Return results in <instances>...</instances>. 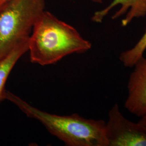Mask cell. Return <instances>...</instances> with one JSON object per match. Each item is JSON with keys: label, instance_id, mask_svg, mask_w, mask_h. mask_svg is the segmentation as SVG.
Segmentation results:
<instances>
[{"label": "cell", "instance_id": "obj_9", "mask_svg": "<svg viewBox=\"0 0 146 146\" xmlns=\"http://www.w3.org/2000/svg\"><path fill=\"white\" fill-rule=\"evenodd\" d=\"M138 122L146 129V114L141 116L140 119L138 121Z\"/></svg>", "mask_w": 146, "mask_h": 146}, {"label": "cell", "instance_id": "obj_6", "mask_svg": "<svg viewBox=\"0 0 146 146\" xmlns=\"http://www.w3.org/2000/svg\"><path fill=\"white\" fill-rule=\"evenodd\" d=\"M117 5L121 6L120 8L115 12L111 19L116 20L127 12L122 20V26H127L134 19L146 15V0H113L104 9L95 12L92 18V21L101 23L110 11Z\"/></svg>", "mask_w": 146, "mask_h": 146}, {"label": "cell", "instance_id": "obj_3", "mask_svg": "<svg viewBox=\"0 0 146 146\" xmlns=\"http://www.w3.org/2000/svg\"><path fill=\"white\" fill-rule=\"evenodd\" d=\"M44 0H8L0 10V59L31 33L44 10Z\"/></svg>", "mask_w": 146, "mask_h": 146}, {"label": "cell", "instance_id": "obj_1", "mask_svg": "<svg viewBox=\"0 0 146 146\" xmlns=\"http://www.w3.org/2000/svg\"><path fill=\"white\" fill-rule=\"evenodd\" d=\"M32 31L28 41L30 59L41 66L54 64L68 55L84 53L92 48V43L76 29L47 11Z\"/></svg>", "mask_w": 146, "mask_h": 146}, {"label": "cell", "instance_id": "obj_4", "mask_svg": "<svg viewBox=\"0 0 146 146\" xmlns=\"http://www.w3.org/2000/svg\"><path fill=\"white\" fill-rule=\"evenodd\" d=\"M106 122L108 146H146V129L122 115L119 105H113Z\"/></svg>", "mask_w": 146, "mask_h": 146}, {"label": "cell", "instance_id": "obj_12", "mask_svg": "<svg viewBox=\"0 0 146 146\" xmlns=\"http://www.w3.org/2000/svg\"><path fill=\"white\" fill-rule=\"evenodd\" d=\"M8 1V0H0V1Z\"/></svg>", "mask_w": 146, "mask_h": 146}, {"label": "cell", "instance_id": "obj_11", "mask_svg": "<svg viewBox=\"0 0 146 146\" xmlns=\"http://www.w3.org/2000/svg\"><path fill=\"white\" fill-rule=\"evenodd\" d=\"M5 1H0V10L2 8V7H3V5H4V4L5 3Z\"/></svg>", "mask_w": 146, "mask_h": 146}, {"label": "cell", "instance_id": "obj_5", "mask_svg": "<svg viewBox=\"0 0 146 146\" xmlns=\"http://www.w3.org/2000/svg\"><path fill=\"white\" fill-rule=\"evenodd\" d=\"M133 67L127 84L125 107L131 114L141 117L146 114V58H141Z\"/></svg>", "mask_w": 146, "mask_h": 146}, {"label": "cell", "instance_id": "obj_7", "mask_svg": "<svg viewBox=\"0 0 146 146\" xmlns=\"http://www.w3.org/2000/svg\"><path fill=\"white\" fill-rule=\"evenodd\" d=\"M28 41L29 39L19 43L0 59V102L5 100V84L12 69L21 56L28 51Z\"/></svg>", "mask_w": 146, "mask_h": 146}, {"label": "cell", "instance_id": "obj_8", "mask_svg": "<svg viewBox=\"0 0 146 146\" xmlns=\"http://www.w3.org/2000/svg\"><path fill=\"white\" fill-rule=\"evenodd\" d=\"M146 50V31L135 45L120 54L119 59L124 67L132 68L138 60L143 56Z\"/></svg>", "mask_w": 146, "mask_h": 146}, {"label": "cell", "instance_id": "obj_2", "mask_svg": "<svg viewBox=\"0 0 146 146\" xmlns=\"http://www.w3.org/2000/svg\"><path fill=\"white\" fill-rule=\"evenodd\" d=\"M5 99L16 105L26 115L37 120L50 133L68 146H108L106 122L83 117L78 114H52L39 110L10 92Z\"/></svg>", "mask_w": 146, "mask_h": 146}, {"label": "cell", "instance_id": "obj_10", "mask_svg": "<svg viewBox=\"0 0 146 146\" xmlns=\"http://www.w3.org/2000/svg\"><path fill=\"white\" fill-rule=\"evenodd\" d=\"M89 1H91L92 2H96V3H102L103 0H89Z\"/></svg>", "mask_w": 146, "mask_h": 146}]
</instances>
